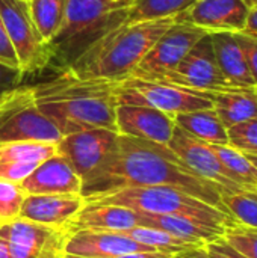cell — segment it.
I'll list each match as a JSON object with an SVG mask.
<instances>
[{
  "label": "cell",
  "instance_id": "6da1fadb",
  "mask_svg": "<svg viewBox=\"0 0 257 258\" xmlns=\"http://www.w3.org/2000/svg\"><path fill=\"white\" fill-rule=\"evenodd\" d=\"M130 186H167L183 190L226 213L224 192L192 172L170 148L136 138L118 135L108 160L82 183L80 195L91 201Z\"/></svg>",
  "mask_w": 257,
  "mask_h": 258
},
{
  "label": "cell",
  "instance_id": "7a4b0ae2",
  "mask_svg": "<svg viewBox=\"0 0 257 258\" xmlns=\"http://www.w3.org/2000/svg\"><path fill=\"white\" fill-rule=\"evenodd\" d=\"M61 73L50 82L32 86L39 110L58 125L61 133L67 136L91 128L117 132V82L82 80L68 71Z\"/></svg>",
  "mask_w": 257,
  "mask_h": 258
},
{
  "label": "cell",
  "instance_id": "3957f363",
  "mask_svg": "<svg viewBox=\"0 0 257 258\" xmlns=\"http://www.w3.org/2000/svg\"><path fill=\"white\" fill-rule=\"evenodd\" d=\"M174 24V17L123 23L95 41L65 71L82 80L121 82L133 71L153 44Z\"/></svg>",
  "mask_w": 257,
  "mask_h": 258
},
{
  "label": "cell",
  "instance_id": "277c9868",
  "mask_svg": "<svg viewBox=\"0 0 257 258\" xmlns=\"http://www.w3.org/2000/svg\"><path fill=\"white\" fill-rule=\"evenodd\" d=\"M133 0H67L65 17L48 42L52 62L65 71L95 41L126 23Z\"/></svg>",
  "mask_w": 257,
  "mask_h": 258
},
{
  "label": "cell",
  "instance_id": "5b68a950",
  "mask_svg": "<svg viewBox=\"0 0 257 258\" xmlns=\"http://www.w3.org/2000/svg\"><path fill=\"white\" fill-rule=\"evenodd\" d=\"M86 203H105L132 209L138 213L171 215L188 218L212 228L221 230L235 221L229 213L174 187L167 186H130L101 195Z\"/></svg>",
  "mask_w": 257,
  "mask_h": 258
},
{
  "label": "cell",
  "instance_id": "8992f818",
  "mask_svg": "<svg viewBox=\"0 0 257 258\" xmlns=\"http://www.w3.org/2000/svg\"><path fill=\"white\" fill-rule=\"evenodd\" d=\"M64 135L44 115L32 86H17L0 97V142L58 144Z\"/></svg>",
  "mask_w": 257,
  "mask_h": 258
},
{
  "label": "cell",
  "instance_id": "52a82bcc",
  "mask_svg": "<svg viewBox=\"0 0 257 258\" xmlns=\"http://www.w3.org/2000/svg\"><path fill=\"white\" fill-rule=\"evenodd\" d=\"M212 92H198L176 85L127 77L115 83L117 104H142L158 109L170 116L203 109H212Z\"/></svg>",
  "mask_w": 257,
  "mask_h": 258
},
{
  "label": "cell",
  "instance_id": "ba28073f",
  "mask_svg": "<svg viewBox=\"0 0 257 258\" xmlns=\"http://www.w3.org/2000/svg\"><path fill=\"white\" fill-rule=\"evenodd\" d=\"M0 15L23 76L50 67V47L33 23L29 0H0Z\"/></svg>",
  "mask_w": 257,
  "mask_h": 258
},
{
  "label": "cell",
  "instance_id": "9c48e42d",
  "mask_svg": "<svg viewBox=\"0 0 257 258\" xmlns=\"http://www.w3.org/2000/svg\"><path fill=\"white\" fill-rule=\"evenodd\" d=\"M150 80L170 83L198 92H224L235 89L224 79L217 63L211 33L204 35L186 53L176 68Z\"/></svg>",
  "mask_w": 257,
  "mask_h": 258
},
{
  "label": "cell",
  "instance_id": "30bf717a",
  "mask_svg": "<svg viewBox=\"0 0 257 258\" xmlns=\"http://www.w3.org/2000/svg\"><path fill=\"white\" fill-rule=\"evenodd\" d=\"M71 234L68 227H47L23 218L0 224V236L8 242L11 258H61Z\"/></svg>",
  "mask_w": 257,
  "mask_h": 258
},
{
  "label": "cell",
  "instance_id": "8fae6325",
  "mask_svg": "<svg viewBox=\"0 0 257 258\" xmlns=\"http://www.w3.org/2000/svg\"><path fill=\"white\" fill-rule=\"evenodd\" d=\"M209 32L186 23H174L153 44L144 59L139 62L132 77L155 79L177 67L186 53Z\"/></svg>",
  "mask_w": 257,
  "mask_h": 258
},
{
  "label": "cell",
  "instance_id": "7c38bea8",
  "mask_svg": "<svg viewBox=\"0 0 257 258\" xmlns=\"http://www.w3.org/2000/svg\"><path fill=\"white\" fill-rule=\"evenodd\" d=\"M117 142V132L91 128L64 136L56 144V153L73 166L83 183L108 160L115 150Z\"/></svg>",
  "mask_w": 257,
  "mask_h": 258
},
{
  "label": "cell",
  "instance_id": "4fadbf2b",
  "mask_svg": "<svg viewBox=\"0 0 257 258\" xmlns=\"http://www.w3.org/2000/svg\"><path fill=\"white\" fill-rule=\"evenodd\" d=\"M168 148L197 175L201 178L217 184L224 195L226 194H236L244 190L241 184H238L229 171L223 166L221 160L218 159L217 153L211 147V144L201 142L182 128L176 125L174 133L168 142Z\"/></svg>",
  "mask_w": 257,
  "mask_h": 258
},
{
  "label": "cell",
  "instance_id": "5bb4252c",
  "mask_svg": "<svg viewBox=\"0 0 257 258\" xmlns=\"http://www.w3.org/2000/svg\"><path fill=\"white\" fill-rule=\"evenodd\" d=\"M250 8L244 0H198L174 17V23L197 26L209 33L245 30Z\"/></svg>",
  "mask_w": 257,
  "mask_h": 258
},
{
  "label": "cell",
  "instance_id": "9a60e30c",
  "mask_svg": "<svg viewBox=\"0 0 257 258\" xmlns=\"http://www.w3.org/2000/svg\"><path fill=\"white\" fill-rule=\"evenodd\" d=\"M118 135L168 145L176 124L173 116L142 104L120 103L115 107Z\"/></svg>",
  "mask_w": 257,
  "mask_h": 258
},
{
  "label": "cell",
  "instance_id": "2e32d148",
  "mask_svg": "<svg viewBox=\"0 0 257 258\" xmlns=\"http://www.w3.org/2000/svg\"><path fill=\"white\" fill-rule=\"evenodd\" d=\"M155 251L118 231L77 230L65 245V254L83 258H115L130 252Z\"/></svg>",
  "mask_w": 257,
  "mask_h": 258
},
{
  "label": "cell",
  "instance_id": "e0dca14e",
  "mask_svg": "<svg viewBox=\"0 0 257 258\" xmlns=\"http://www.w3.org/2000/svg\"><path fill=\"white\" fill-rule=\"evenodd\" d=\"M20 187L26 195L80 194L82 180L73 166L56 153L39 163L33 172L20 183Z\"/></svg>",
  "mask_w": 257,
  "mask_h": 258
},
{
  "label": "cell",
  "instance_id": "ac0fdd59",
  "mask_svg": "<svg viewBox=\"0 0 257 258\" xmlns=\"http://www.w3.org/2000/svg\"><path fill=\"white\" fill-rule=\"evenodd\" d=\"M85 203L86 201L80 194L26 195L20 218L55 228L68 227Z\"/></svg>",
  "mask_w": 257,
  "mask_h": 258
},
{
  "label": "cell",
  "instance_id": "d6986e66",
  "mask_svg": "<svg viewBox=\"0 0 257 258\" xmlns=\"http://www.w3.org/2000/svg\"><path fill=\"white\" fill-rule=\"evenodd\" d=\"M142 225L141 213L115 204L85 203L82 210L68 224L71 233L77 230L124 231Z\"/></svg>",
  "mask_w": 257,
  "mask_h": 258
},
{
  "label": "cell",
  "instance_id": "ffe728a7",
  "mask_svg": "<svg viewBox=\"0 0 257 258\" xmlns=\"http://www.w3.org/2000/svg\"><path fill=\"white\" fill-rule=\"evenodd\" d=\"M211 39L217 63L229 85L235 89H254L256 83L236 33L215 32Z\"/></svg>",
  "mask_w": 257,
  "mask_h": 258
},
{
  "label": "cell",
  "instance_id": "44dd1931",
  "mask_svg": "<svg viewBox=\"0 0 257 258\" xmlns=\"http://www.w3.org/2000/svg\"><path fill=\"white\" fill-rule=\"evenodd\" d=\"M214 109L226 128L257 118V98L254 89H232L212 92Z\"/></svg>",
  "mask_w": 257,
  "mask_h": 258
},
{
  "label": "cell",
  "instance_id": "7402d4cb",
  "mask_svg": "<svg viewBox=\"0 0 257 258\" xmlns=\"http://www.w3.org/2000/svg\"><path fill=\"white\" fill-rule=\"evenodd\" d=\"M174 124L192 138L211 145H229L227 128L215 109H203L173 116Z\"/></svg>",
  "mask_w": 257,
  "mask_h": 258
},
{
  "label": "cell",
  "instance_id": "603a6c76",
  "mask_svg": "<svg viewBox=\"0 0 257 258\" xmlns=\"http://www.w3.org/2000/svg\"><path fill=\"white\" fill-rule=\"evenodd\" d=\"M198 0H133L126 23L176 17Z\"/></svg>",
  "mask_w": 257,
  "mask_h": 258
},
{
  "label": "cell",
  "instance_id": "cb8c5ba5",
  "mask_svg": "<svg viewBox=\"0 0 257 258\" xmlns=\"http://www.w3.org/2000/svg\"><path fill=\"white\" fill-rule=\"evenodd\" d=\"M123 233L124 236L133 239L135 242L148 246L155 251H161V252H167V254H177L180 251L185 249H191V248H198V245L186 242L177 236H173L170 233L156 230V228H150V227H132L129 230L124 231H118Z\"/></svg>",
  "mask_w": 257,
  "mask_h": 258
},
{
  "label": "cell",
  "instance_id": "d4e9b609",
  "mask_svg": "<svg viewBox=\"0 0 257 258\" xmlns=\"http://www.w3.org/2000/svg\"><path fill=\"white\" fill-rule=\"evenodd\" d=\"M65 8L67 0H29L33 23L47 44L58 33L65 17Z\"/></svg>",
  "mask_w": 257,
  "mask_h": 258
},
{
  "label": "cell",
  "instance_id": "484cf974",
  "mask_svg": "<svg viewBox=\"0 0 257 258\" xmlns=\"http://www.w3.org/2000/svg\"><path fill=\"white\" fill-rule=\"evenodd\" d=\"M221 160L223 166L229 171L232 178L245 189L257 186V168L247 157L230 145H211Z\"/></svg>",
  "mask_w": 257,
  "mask_h": 258
},
{
  "label": "cell",
  "instance_id": "4316f807",
  "mask_svg": "<svg viewBox=\"0 0 257 258\" xmlns=\"http://www.w3.org/2000/svg\"><path fill=\"white\" fill-rule=\"evenodd\" d=\"M56 154L55 144L44 142H0V162L39 165Z\"/></svg>",
  "mask_w": 257,
  "mask_h": 258
},
{
  "label": "cell",
  "instance_id": "83f0119b",
  "mask_svg": "<svg viewBox=\"0 0 257 258\" xmlns=\"http://www.w3.org/2000/svg\"><path fill=\"white\" fill-rule=\"evenodd\" d=\"M223 203L236 222L257 230V186L236 194H226Z\"/></svg>",
  "mask_w": 257,
  "mask_h": 258
},
{
  "label": "cell",
  "instance_id": "f1b7e54d",
  "mask_svg": "<svg viewBox=\"0 0 257 258\" xmlns=\"http://www.w3.org/2000/svg\"><path fill=\"white\" fill-rule=\"evenodd\" d=\"M223 239L239 254L247 258H257V230L232 221L224 227Z\"/></svg>",
  "mask_w": 257,
  "mask_h": 258
},
{
  "label": "cell",
  "instance_id": "f546056e",
  "mask_svg": "<svg viewBox=\"0 0 257 258\" xmlns=\"http://www.w3.org/2000/svg\"><path fill=\"white\" fill-rule=\"evenodd\" d=\"M229 145L244 154L257 156V118L227 128Z\"/></svg>",
  "mask_w": 257,
  "mask_h": 258
},
{
  "label": "cell",
  "instance_id": "4dcf8cb0",
  "mask_svg": "<svg viewBox=\"0 0 257 258\" xmlns=\"http://www.w3.org/2000/svg\"><path fill=\"white\" fill-rule=\"evenodd\" d=\"M26 194L17 183L0 180V222L20 216Z\"/></svg>",
  "mask_w": 257,
  "mask_h": 258
},
{
  "label": "cell",
  "instance_id": "1f68e13d",
  "mask_svg": "<svg viewBox=\"0 0 257 258\" xmlns=\"http://www.w3.org/2000/svg\"><path fill=\"white\" fill-rule=\"evenodd\" d=\"M38 165L33 163H11L0 162V180L20 184L26 177H29Z\"/></svg>",
  "mask_w": 257,
  "mask_h": 258
},
{
  "label": "cell",
  "instance_id": "d6a6232c",
  "mask_svg": "<svg viewBox=\"0 0 257 258\" xmlns=\"http://www.w3.org/2000/svg\"><path fill=\"white\" fill-rule=\"evenodd\" d=\"M236 38L245 53L248 68L251 71V76H253L257 86V36H253L245 32H239V33H236Z\"/></svg>",
  "mask_w": 257,
  "mask_h": 258
},
{
  "label": "cell",
  "instance_id": "836d02e7",
  "mask_svg": "<svg viewBox=\"0 0 257 258\" xmlns=\"http://www.w3.org/2000/svg\"><path fill=\"white\" fill-rule=\"evenodd\" d=\"M24 76L18 68H12L9 65H5L0 62V97L6 94L8 91L20 86Z\"/></svg>",
  "mask_w": 257,
  "mask_h": 258
},
{
  "label": "cell",
  "instance_id": "e575fe53",
  "mask_svg": "<svg viewBox=\"0 0 257 258\" xmlns=\"http://www.w3.org/2000/svg\"><path fill=\"white\" fill-rule=\"evenodd\" d=\"M0 62L5 63V65H9L12 68H18L20 70L18 59H17V54H15V51H14V48L11 45V41L8 38L6 27H5L2 15H0Z\"/></svg>",
  "mask_w": 257,
  "mask_h": 258
},
{
  "label": "cell",
  "instance_id": "d590c367",
  "mask_svg": "<svg viewBox=\"0 0 257 258\" xmlns=\"http://www.w3.org/2000/svg\"><path fill=\"white\" fill-rule=\"evenodd\" d=\"M203 248L211 258H247L238 251H235L223 237L206 243Z\"/></svg>",
  "mask_w": 257,
  "mask_h": 258
},
{
  "label": "cell",
  "instance_id": "8d00e7d4",
  "mask_svg": "<svg viewBox=\"0 0 257 258\" xmlns=\"http://www.w3.org/2000/svg\"><path fill=\"white\" fill-rule=\"evenodd\" d=\"M115 258H173V254L161 252V251H142V252H130Z\"/></svg>",
  "mask_w": 257,
  "mask_h": 258
},
{
  "label": "cell",
  "instance_id": "74e56055",
  "mask_svg": "<svg viewBox=\"0 0 257 258\" xmlns=\"http://www.w3.org/2000/svg\"><path fill=\"white\" fill-rule=\"evenodd\" d=\"M173 258H211L208 255V252L204 251L203 246L198 248H191V249H185L180 251L177 254H173Z\"/></svg>",
  "mask_w": 257,
  "mask_h": 258
},
{
  "label": "cell",
  "instance_id": "f35d334b",
  "mask_svg": "<svg viewBox=\"0 0 257 258\" xmlns=\"http://www.w3.org/2000/svg\"><path fill=\"white\" fill-rule=\"evenodd\" d=\"M245 33H250L253 36H257V6L250 9L248 14V20H247V26H245Z\"/></svg>",
  "mask_w": 257,
  "mask_h": 258
},
{
  "label": "cell",
  "instance_id": "ab89813d",
  "mask_svg": "<svg viewBox=\"0 0 257 258\" xmlns=\"http://www.w3.org/2000/svg\"><path fill=\"white\" fill-rule=\"evenodd\" d=\"M0 258H11L8 242L0 236Z\"/></svg>",
  "mask_w": 257,
  "mask_h": 258
},
{
  "label": "cell",
  "instance_id": "60d3db41",
  "mask_svg": "<svg viewBox=\"0 0 257 258\" xmlns=\"http://www.w3.org/2000/svg\"><path fill=\"white\" fill-rule=\"evenodd\" d=\"M244 3L251 9V8H256L257 6V0H244Z\"/></svg>",
  "mask_w": 257,
  "mask_h": 258
},
{
  "label": "cell",
  "instance_id": "b9f144b4",
  "mask_svg": "<svg viewBox=\"0 0 257 258\" xmlns=\"http://www.w3.org/2000/svg\"><path fill=\"white\" fill-rule=\"evenodd\" d=\"M247 157L251 160V163H253V165L257 168V156H254V154H247Z\"/></svg>",
  "mask_w": 257,
  "mask_h": 258
},
{
  "label": "cell",
  "instance_id": "7bdbcfd3",
  "mask_svg": "<svg viewBox=\"0 0 257 258\" xmlns=\"http://www.w3.org/2000/svg\"><path fill=\"white\" fill-rule=\"evenodd\" d=\"M61 258H83V257H74V255H67V254H65L64 257H61Z\"/></svg>",
  "mask_w": 257,
  "mask_h": 258
},
{
  "label": "cell",
  "instance_id": "ee69618b",
  "mask_svg": "<svg viewBox=\"0 0 257 258\" xmlns=\"http://www.w3.org/2000/svg\"><path fill=\"white\" fill-rule=\"evenodd\" d=\"M254 94H256V98H257V86L254 88Z\"/></svg>",
  "mask_w": 257,
  "mask_h": 258
},
{
  "label": "cell",
  "instance_id": "f6af8a7d",
  "mask_svg": "<svg viewBox=\"0 0 257 258\" xmlns=\"http://www.w3.org/2000/svg\"><path fill=\"white\" fill-rule=\"evenodd\" d=\"M0 224H2V222H0Z\"/></svg>",
  "mask_w": 257,
  "mask_h": 258
}]
</instances>
